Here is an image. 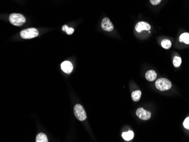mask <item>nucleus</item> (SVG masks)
Instances as JSON below:
<instances>
[{"label": "nucleus", "instance_id": "2", "mask_svg": "<svg viewBox=\"0 0 189 142\" xmlns=\"http://www.w3.org/2000/svg\"><path fill=\"white\" fill-rule=\"evenodd\" d=\"M155 86L160 91H168L172 87V83L168 79L160 78L156 82Z\"/></svg>", "mask_w": 189, "mask_h": 142}, {"label": "nucleus", "instance_id": "10", "mask_svg": "<svg viewBox=\"0 0 189 142\" xmlns=\"http://www.w3.org/2000/svg\"><path fill=\"white\" fill-rule=\"evenodd\" d=\"M179 41L186 44H189V33L185 32L181 34L179 37Z\"/></svg>", "mask_w": 189, "mask_h": 142}, {"label": "nucleus", "instance_id": "17", "mask_svg": "<svg viewBox=\"0 0 189 142\" xmlns=\"http://www.w3.org/2000/svg\"><path fill=\"white\" fill-rule=\"evenodd\" d=\"M183 126L186 129L189 130V117L186 118L183 122Z\"/></svg>", "mask_w": 189, "mask_h": 142}, {"label": "nucleus", "instance_id": "11", "mask_svg": "<svg viewBox=\"0 0 189 142\" xmlns=\"http://www.w3.org/2000/svg\"><path fill=\"white\" fill-rule=\"evenodd\" d=\"M122 138L125 139V140H130L133 139L134 138V133L132 131H128V132H124L122 133Z\"/></svg>", "mask_w": 189, "mask_h": 142}, {"label": "nucleus", "instance_id": "5", "mask_svg": "<svg viewBox=\"0 0 189 142\" xmlns=\"http://www.w3.org/2000/svg\"><path fill=\"white\" fill-rule=\"evenodd\" d=\"M136 115L138 118L144 121L148 120L151 117V112L147 111L142 108H139L137 110Z\"/></svg>", "mask_w": 189, "mask_h": 142}, {"label": "nucleus", "instance_id": "8", "mask_svg": "<svg viewBox=\"0 0 189 142\" xmlns=\"http://www.w3.org/2000/svg\"><path fill=\"white\" fill-rule=\"evenodd\" d=\"M61 69L63 70V71L65 73H71L73 70V66L71 63L69 61H64L63 62L61 65Z\"/></svg>", "mask_w": 189, "mask_h": 142}, {"label": "nucleus", "instance_id": "7", "mask_svg": "<svg viewBox=\"0 0 189 142\" xmlns=\"http://www.w3.org/2000/svg\"><path fill=\"white\" fill-rule=\"evenodd\" d=\"M135 28L138 32H140L143 30H149L151 29V26L148 23L144 22H140L136 24Z\"/></svg>", "mask_w": 189, "mask_h": 142}, {"label": "nucleus", "instance_id": "18", "mask_svg": "<svg viewBox=\"0 0 189 142\" xmlns=\"http://www.w3.org/2000/svg\"><path fill=\"white\" fill-rule=\"evenodd\" d=\"M151 3L153 5H158L162 2V0H149Z\"/></svg>", "mask_w": 189, "mask_h": 142}, {"label": "nucleus", "instance_id": "3", "mask_svg": "<svg viewBox=\"0 0 189 142\" xmlns=\"http://www.w3.org/2000/svg\"><path fill=\"white\" fill-rule=\"evenodd\" d=\"M39 35L38 30L35 28H30L21 31L20 35L22 38L25 39H30L37 37Z\"/></svg>", "mask_w": 189, "mask_h": 142}, {"label": "nucleus", "instance_id": "1", "mask_svg": "<svg viewBox=\"0 0 189 142\" xmlns=\"http://www.w3.org/2000/svg\"><path fill=\"white\" fill-rule=\"evenodd\" d=\"M9 21L11 24L16 26H21L25 23L26 19L24 15L18 13H12L10 15Z\"/></svg>", "mask_w": 189, "mask_h": 142}, {"label": "nucleus", "instance_id": "16", "mask_svg": "<svg viewBox=\"0 0 189 142\" xmlns=\"http://www.w3.org/2000/svg\"><path fill=\"white\" fill-rule=\"evenodd\" d=\"M62 30L65 32H66L67 35H71V34L73 33L74 31V30L73 28H69L67 26V25L63 26V27L62 28Z\"/></svg>", "mask_w": 189, "mask_h": 142}, {"label": "nucleus", "instance_id": "9", "mask_svg": "<svg viewBox=\"0 0 189 142\" xmlns=\"http://www.w3.org/2000/svg\"><path fill=\"white\" fill-rule=\"evenodd\" d=\"M146 78L148 81L153 82L157 78V74L155 71L153 70H150L146 73Z\"/></svg>", "mask_w": 189, "mask_h": 142}, {"label": "nucleus", "instance_id": "13", "mask_svg": "<svg viewBox=\"0 0 189 142\" xmlns=\"http://www.w3.org/2000/svg\"><path fill=\"white\" fill-rule=\"evenodd\" d=\"M141 95H142V92L140 90H137L133 92V93L131 94V97L133 101H138L140 100Z\"/></svg>", "mask_w": 189, "mask_h": 142}, {"label": "nucleus", "instance_id": "15", "mask_svg": "<svg viewBox=\"0 0 189 142\" xmlns=\"http://www.w3.org/2000/svg\"><path fill=\"white\" fill-rule=\"evenodd\" d=\"M181 63H182L181 58L178 56H175L173 58V64L174 67H179L181 66Z\"/></svg>", "mask_w": 189, "mask_h": 142}, {"label": "nucleus", "instance_id": "14", "mask_svg": "<svg viewBox=\"0 0 189 142\" xmlns=\"http://www.w3.org/2000/svg\"><path fill=\"white\" fill-rule=\"evenodd\" d=\"M161 45L163 48L165 49H169L171 48V47H172V42L169 40L164 39L162 40Z\"/></svg>", "mask_w": 189, "mask_h": 142}, {"label": "nucleus", "instance_id": "4", "mask_svg": "<svg viewBox=\"0 0 189 142\" xmlns=\"http://www.w3.org/2000/svg\"><path fill=\"white\" fill-rule=\"evenodd\" d=\"M74 112L76 118L80 121H85L87 118L85 110L83 108L82 106L80 104H76L74 106Z\"/></svg>", "mask_w": 189, "mask_h": 142}, {"label": "nucleus", "instance_id": "12", "mask_svg": "<svg viewBox=\"0 0 189 142\" xmlns=\"http://www.w3.org/2000/svg\"><path fill=\"white\" fill-rule=\"evenodd\" d=\"M36 142H48V140L47 136L44 133H39L36 136Z\"/></svg>", "mask_w": 189, "mask_h": 142}, {"label": "nucleus", "instance_id": "6", "mask_svg": "<svg viewBox=\"0 0 189 142\" xmlns=\"http://www.w3.org/2000/svg\"><path fill=\"white\" fill-rule=\"evenodd\" d=\"M101 27L103 30L107 32H111L114 29L113 23L110 22L109 19L107 17L103 19L101 23Z\"/></svg>", "mask_w": 189, "mask_h": 142}]
</instances>
